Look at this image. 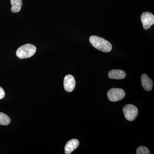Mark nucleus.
<instances>
[{
    "label": "nucleus",
    "mask_w": 154,
    "mask_h": 154,
    "mask_svg": "<svg viewBox=\"0 0 154 154\" xmlns=\"http://www.w3.org/2000/svg\"><path fill=\"white\" fill-rule=\"evenodd\" d=\"M125 92L120 88H113L108 91L107 97L111 102H117L123 99L125 96Z\"/></svg>",
    "instance_id": "3"
},
{
    "label": "nucleus",
    "mask_w": 154,
    "mask_h": 154,
    "mask_svg": "<svg viewBox=\"0 0 154 154\" xmlns=\"http://www.w3.org/2000/svg\"><path fill=\"white\" fill-rule=\"evenodd\" d=\"M137 154H150L149 151L146 147L144 146H140L136 150Z\"/></svg>",
    "instance_id": "12"
},
{
    "label": "nucleus",
    "mask_w": 154,
    "mask_h": 154,
    "mask_svg": "<svg viewBox=\"0 0 154 154\" xmlns=\"http://www.w3.org/2000/svg\"><path fill=\"white\" fill-rule=\"evenodd\" d=\"M79 142L75 139L69 140L65 147V152L66 154H70L79 146Z\"/></svg>",
    "instance_id": "9"
},
{
    "label": "nucleus",
    "mask_w": 154,
    "mask_h": 154,
    "mask_svg": "<svg viewBox=\"0 0 154 154\" xmlns=\"http://www.w3.org/2000/svg\"><path fill=\"white\" fill-rule=\"evenodd\" d=\"M141 20L145 30H148L154 24V16L149 12H144L141 16Z\"/></svg>",
    "instance_id": "5"
},
{
    "label": "nucleus",
    "mask_w": 154,
    "mask_h": 154,
    "mask_svg": "<svg viewBox=\"0 0 154 154\" xmlns=\"http://www.w3.org/2000/svg\"><path fill=\"white\" fill-rule=\"evenodd\" d=\"M64 88L65 91L71 92L73 91L75 86V80L71 75H67L65 77L63 82Z\"/></svg>",
    "instance_id": "6"
},
{
    "label": "nucleus",
    "mask_w": 154,
    "mask_h": 154,
    "mask_svg": "<svg viewBox=\"0 0 154 154\" xmlns=\"http://www.w3.org/2000/svg\"><path fill=\"white\" fill-rule=\"evenodd\" d=\"M5 94L2 88L0 87V99H3L5 97Z\"/></svg>",
    "instance_id": "13"
},
{
    "label": "nucleus",
    "mask_w": 154,
    "mask_h": 154,
    "mask_svg": "<svg viewBox=\"0 0 154 154\" xmlns=\"http://www.w3.org/2000/svg\"><path fill=\"white\" fill-rule=\"evenodd\" d=\"M141 82L144 89L146 91H151L153 87V82L151 79L146 74L142 75Z\"/></svg>",
    "instance_id": "7"
},
{
    "label": "nucleus",
    "mask_w": 154,
    "mask_h": 154,
    "mask_svg": "<svg viewBox=\"0 0 154 154\" xmlns=\"http://www.w3.org/2000/svg\"><path fill=\"white\" fill-rule=\"evenodd\" d=\"M89 40L94 47L103 52H110L112 49V46L111 43L104 38L99 36H91Z\"/></svg>",
    "instance_id": "1"
},
{
    "label": "nucleus",
    "mask_w": 154,
    "mask_h": 154,
    "mask_svg": "<svg viewBox=\"0 0 154 154\" xmlns=\"http://www.w3.org/2000/svg\"><path fill=\"white\" fill-rule=\"evenodd\" d=\"M126 73L120 69H113L110 70L108 74L109 78L112 79H122L126 77Z\"/></svg>",
    "instance_id": "8"
},
{
    "label": "nucleus",
    "mask_w": 154,
    "mask_h": 154,
    "mask_svg": "<svg viewBox=\"0 0 154 154\" xmlns=\"http://www.w3.org/2000/svg\"><path fill=\"white\" fill-rule=\"evenodd\" d=\"M123 112L125 118L130 121H134L138 115L137 107L131 104H128L123 107Z\"/></svg>",
    "instance_id": "4"
},
{
    "label": "nucleus",
    "mask_w": 154,
    "mask_h": 154,
    "mask_svg": "<svg viewBox=\"0 0 154 154\" xmlns=\"http://www.w3.org/2000/svg\"><path fill=\"white\" fill-rule=\"evenodd\" d=\"M12 5L11 10L13 13H16L19 12L22 8V0H11Z\"/></svg>",
    "instance_id": "10"
},
{
    "label": "nucleus",
    "mask_w": 154,
    "mask_h": 154,
    "mask_svg": "<svg viewBox=\"0 0 154 154\" xmlns=\"http://www.w3.org/2000/svg\"><path fill=\"white\" fill-rule=\"evenodd\" d=\"M36 50V47L33 45L27 44L20 46L17 50L16 55L19 58H28L33 56Z\"/></svg>",
    "instance_id": "2"
},
{
    "label": "nucleus",
    "mask_w": 154,
    "mask_h": 154,
    "mask_svg": "<svg viewBox=\"0 0 154 154\" xmlns=\"http://www.w3.org/2000/svg\"><path fill=\"white\" fill-rule=\"evenodd\" d=\"M10 117L5 113L0 112V125H8L11 123Z\"/></svg>",
    "instance_id": "11"
}]
</instances>
